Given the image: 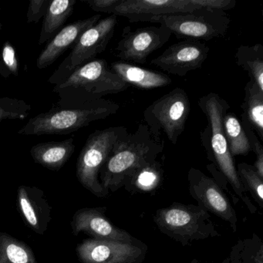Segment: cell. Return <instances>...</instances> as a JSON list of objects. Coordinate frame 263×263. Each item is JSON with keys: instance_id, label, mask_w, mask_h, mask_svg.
<instances>
[{"instance_id": "obj_1", "label": "cell", "mask_w": 263, "mask_h": 263, "mask_svg": "<svg viewBox=\"0 0 263 263\" xmlns=\"http://www.w3.org/2000/svg\"><path fill=\"white\" fill-rule=\"evenodd\" d=\"M161 138L151 133L145 124H140L134 133L118 141L99 174L103 187L115 192L143 166L156 161L164 151Z\"/></svg>"}, {"instance_id": "obj_2", "label": "cell", "mask_w": 263, "mask_h": 263, "mask_svg": "<svg viewBox=\"0 0 263 263\" xmlns=\"http://www.w3.org/2000/svg\"><path fill=\"white\" fill-rule=\"evenodd\" d=\"M198 107L208 121L205 128L201 132V144L205 149L208 158L230 184L235 195L246 204L249 212L255 213L257 208L248 196L240 181L223 132V117L229 111L230 105L218 93L212 92L200 98Z\"/></svg>"}, {"instance_id": "obj_3", "label": "cell", "mask_w": 263, "mask_h": 263, "mask_svg": "<svg viewBox=\"0 0 263 263\" xmlns=\"http://www.w3.org/2000/svg\"><path fill=\"white\" fill-rule=\"evenodd\" d=\"M128 86L111 70L106 60H93L55 85L53 91L58 95L59 101L54 106L62 108L78 107L107 95L122 93Z\"/></svg>"}, {"instance_id": "obj_4", "label": "cell", "mask_w": 263, "mask_h": 263, "mask_svg": "<svg viewBox=\"0 0 263 263\" xmlns=\"http://www.w3.org/2000/svg\"><path fill=\"white\" fill-rule=\"evenodd\" d=\"M119 108V104L104 98L68 108L53 106L48 111L30 118L18 134L27 136L68 135L115 115Z\"/></svg>"}, {"instance_id": "obj_5", "label": "cell", "mask_w": 263, "mask_h": 263, "mask_svg": "<svg viewBox=\"0 0 263 263\" xmlns=\"http://www.w3.org/2000/svg\"><path fill=\"white\" fill-rule=\"evenodd\" d=\"M153 219L161 233L183 246L221 235L210 214L195 204L174 202L158 209Z\"/></svg>"}, {"instance_id": "obj_6", "label": "cell", "mask_w": 263, "mask_h": 263, "mask_svg": "<svg viewBox=\"0 0 263 263\" xmlns=\"http://www.w3.org/2000/svg\"><path fill=\"white\" fill-rule=\"evenodd\" d=\"M124 127H111L90 134L77 161V177L80 183L98 198L108 196L99 179V174L119 140L128 134Z\"/></svg>"}, {"instance_id": "obj_7", "label": "cell", "mask_w": 263, "mask_h": 263, "mask_svg": "<svg viewBox=\"0 0 263 263\" xmlns=\"http://www.w3.org/2000/svg\"><path fill=\"white\" fill-rule=\"evenodd\" d=\"M230 22L226 12L204 8L178 14L152 16L144 21L166 27L178 38L204 41L224 36Z\"/></svg>"}, {"instance_id": "obj_8", "label": "cell", "mask_w": 263, "mask_h": 263, "mask_svg": "<svg viewBox=\"0 0 263 263\" xmlns=\"http://www.w3.org/2000/svg\"><path fill=\"white\" fill-rule=\"evenodd\" d=\"M191 103L184 89L176 87L154 101L144 111V120L151 133L160 138L164 133L172 144H177L185 129Z\"/></svg>"}, {"instance_id": "obj_9", "label": "cell", "mask_w": 263, "mask_h": 263, "mask_svg": "<svg viewBox=\"0 0 263 263\" xmlns=\"http://www.w3.org/2000/svg\"><path fill=\"white\" fill-rule=\"evenodd\" d=\"M117 25L118 16L110 15L86 30L73 46L70 54L50 77L49 83L57 85L63 82L77 69L103 53L113 38Z\"/></svg>"}, {"instance_id": "obj_10", "label": "cell", "mask_w": 263, "mask_h": 263, "mask_svg": "<svg viewBox=\"0 0 263 263\" xmlns=\"http://www.w3.org/2000/svg\"><path fill=\"white\" fill-rule=\"evenodd\" d=\"M187 181L189 192L198 202L197 205L224 220L230 224L234 232H236V212L218 181L195 167L189 171Z\"/></svg>"}, {"instance_id": "obj_11", "label": "cell", "mask_w": 263, "mask_h": 263, "mask_svg": "<svg viewBox=\"0 0 263 263\" xmlns=\"http://www.w3.org/2000/svg\"><path fill=\"white\" fill-rule=\"evenodd\" d=\"M172 35L168 29L161 25L135 30L125 27L115 49V56L121 62L144 64L152 53L168 42Z\"/></svg>"}, {"instance_id": "obj_12", "label": "cell", "mask_w": 263, "mask_h": 263, "mask_svg": "<svg viewBox=\"0 0 263 263\" xmlns=\"http://www.w3.org/2000/svg\"><path fill=\"white\" fill-rule=\"evenodd\" d=\"M77 252L82 263H142L147 246L141 241L127 243L91 238L81 242Z\"/></svg>"}, {"instance_id": "obj_13", "label": "cell", "mask_w": 263, "mask_h": 263, "mask_svg": "<svg viewBox=\"0 0 263 263\" xmlns=\"http://www.w3.org/2000/svg\"><path fill=\"white\" fill-rule=\"evenodd\" d=\"M209 51L207 44L195 40H185L167 47L158 58L152 60L151 64L168 74L184 77L202 66Z\"/></svg>"}, {"instance_id": "obj_14", "label": "cell", "mask_w": 263, "mask_h": 263, "mask_svg": "<svg viewBox=\"0 0 263 263\" xmlns=\"http://www.w3.org/2000/svg\"><path fill=\"white\" fill-rule=\"evenodd\" d=\"M106 207L84 208L74 214L71 226L73 234H87L93 239L137 243L140 240L114 224L105 215Z\"/></svg>"}, {"instance_id": "obj_15", "label": "cell", "mask_w": 263, "mask_h": 263, "mask_svg": "<svg viewBox=\"0 0 263 263\" xmlns=\"http://www.w3.org/2000/svg\"><path fill=\"white\" fill-rule=\"evenodd\" d=\"M192 0H122L114 14L124 16L130 23H144L155 16L178 14L198 10Z\"/></svg>"}, {"instance_id": "obj_16", "label": "cell", "mask_w": 263, "mask_h": 263, "mask_svg": "<svg viewBox=\"0 0 263 263\" xmlns=\"http://www.w3.org/2000/svg\"><path fill=\"white\" fill-rule=\"evenodd\" d=\"M101 18V15L97 14L91 17L75 21L64 27L53 36L38 57L36 60L37 68L43 70L53 64L71 46H74L81 35L95 26Z\"/></svg>"}, {"instance_id": "obj_17", "label": "cell", "mask_w": 263, "mask_h": 263, "mask_svg": "<svg viewBox=\"0 0 263 263\" xmlns=\"http://www.w3.org/2000/svg\"><path fill=\"white\" fill-rule=\"evenodd\" d=\"M17 204L20 213L26 224L43 235L50 221V208L42 191L36 187L20 186Z\"/></svg>"}, {"instance_id": "obj_18", "label": "cell", "mask_w": 263, "mask_h": 263, "mask_svg": "<svg viewBox=\"0 0 263 263\" xmlns=\"http://www.w3.org/2000/svg\"><path fill=\"white\" fill-rule=\"evenodd\" d=\"M73 138L61 141L39 143L30 149V155L36 164L52 171H59L74 153Z\"/></svg>"}, {"instance_id": "obj_19", "label": "cell", "mask_w": 263, "mask_h": 263, "mask_svg": "<svg viewBox=\"0 0 263 263\" xmlns=\"http://www.w3.org/2000/svg\"><path fill=\"white\" fill-rule=\"evenodd\" d=\"M110 68L126 84L137 88L151 90L165 87L172 82V79L164 73L136 67L121 61L111 64Z\"/></svg>"}, {"instance_id": "obj_20", "label": "cell", "mask_w": 263, "mask_h": 263, "mask_svg": "<svg viewBox=\"0 0 263 263\" xmlns=\"http://www.w3.org/2000/svg\"><path fill=\"white\" fill-rule=\"evenodd\" d=\"M241 121H246L263 141V90L250 80L245 87V97L241 106Z\"/></svg>"}, {"instance_id": "obj_21", "label": "cell", "mask_w": 263, "mask_h": 263, "mask_svg": "<svg viewBox=\"0 0 263 263\" xmlns=\"http://www.w3.org/2000/svg\"><path fill=\"white\" fill-rule=\"evenodd\" d=\"M76 3V0H53L50 2L43 21L38 41L39 45H43L53 39V36L71 16Z\"/></svg>"}, {"instance_id": "obj_22", "label": "cell", "mask_w": 263, "mask_h": 263, "mask_svg": "<svg viewBox=\"0 0 263 263\" xmlns=\"http://www.w3.org/2000/svg\"><path fill=\"white\" fill-rule=\"evenodd\" d=\"M163 176L162 165L156 160L137 170L127 180L123 187L132 195L153 193L161 185Z\"/></svg>"}, {"instance_id": "obj_23", "label": "cell", "mask_w": 263, "mask_h": 263, "mask_svg": "<svg viewBox=\"0 0 263 263\" xmlns=\"http://www.w3.org/2000/svg\"><path fill=\"white\" fill-rule=\"evenodd\" d=\"M235 62L238 67L247 72L251 80L263 90V46L241 45L235 54Z\"/></svg>"}, {"instance_id": "obj_24", "label": "cell", "mask_w": 263, "mask_h": 263, "mask_svg": "<svg viewBox=\"0 0 263 263\" xmlns=\"http://www.w3.org/2000/svg\"><path fill=\"white\" fill-rule=\"evenodd\" d=\"M223 132L232 156H246L251 152L250 144L241 121L236 115L228 111L223 117Z\"/></svg>"}, {"instance_id": "obj_25", "label": "cell", "mask_w": 263, "mask_h": 263, "mask_svg": "<svg viewBox=\"0 0 263 263\" xmlns=\"http://www.w3.org/2000/svg\"><path fill=\"white\" fill-rule=\"evenodd\" d=\"M222 263H263L262 241L255 233L250 238L239 240Z\"/></svg>"}, {"instance_id": "obj_26", "label": "cell", "mask_w": 263, "mask_h": 263, "mask_svg": "<svg viewBox=\"0 0 263 263\" xmlns=\"http://www.w3.org/2000/svg\"><path fill=\"white\" fill-rule=\"evenodd\" d=\"M0 263H38L25 243L0 232Z\"/></svg>"}, {"instance_id": "obj_27", "label": "cell", "mask_w": 263, "mask_h": 263, "mask_svg": "<svg viewBox=\"0 0 263 263\" xmlns=\"http://www.w3.org/2000/svg\"><path fill=\"white\" fill-rule=\"evenodd\" d=\"M236 169L245 190L251 194L260 208H263V178L247 163H240Z\"/></svg>"}, {"instance_id": "obj_28", "label": "cell", "mask_w": 263, "mask_h": 263, "mask_svg": "<svg viewBox=\"0 0 263 263\" xmlns=\"http://www.w3.org/2000/svg\"><path fill=\"white\" fill-rule=\"evenodd\" d=\"M31 109V105L23 100L0 98V122L5 120H25Z\"/></svg>"}, {"instance_id": "obj_29", "label": "cell", "mask_w": 263, "mask_h": 263, "mask_svg": "<svg viewBox=\"0 0 263 263\" xmlns=\"http://www.w3.org/2000/svg\"><path fill=\"white\" fill-rule=\"evenodd\" d=\"M20 65L16 50L10 41H6L0 53V76L4 78L19 75Z\"/></svg>"}, {"instance_id": "obj_30", "label": "cell", "mask_w": 263, "mask_h": 263, "mask_svg": "<svg viewBox=\"0 0 263 263\" xmlns=\"http://www.w3.org/2000/svg\"><path fill=\"white\" fill-rule=\"evenodd\" d=\"M241 125L246 132L250 144L251 151L256 155V161L254 163V168L258 172V175L263 178V146L261 141L258 140V136L252 127L244 121H241Z\"/></svg>"}, {"instance_id": "obj_31", "label": "cell", "mask_w": 263, "mask_h": 263, "mask_svg": "<svg viewBox=\"0 0 263 263\" xmlns=\"http://www.w3.org/2000/svg\"><path fill=\"white\" fill-rule=\"evenodd\" d=\"M50 0H30L27 14V24H37L44 17L50 5Z\"/></svg>"}, {"instance_id": "obj_32", "label": "cell", "mask_w": 263, "mask_h": 263, "mask_svg": "<svg viewBox=\"0 0 263 263\" xmlns=\"http://www.w3.org/2000/svg\"><path fill=\"white\" fill-rule=\"evenodd\" d=\"M192 4L200 8L227 11L232 10L236 4L235 0H192Z\"/></svg>"}, {"instance_id": "obj_33", "label": "cell", "mask_w": 263, "mask_h": 263, "mask_svg": "<svg viewBox=\"0 0 263 263\" xmlns=\"http://www.w3.org/2000/svg\"><path fill=\"white\" fill-rule=\"evenodd\" d=\"M121 1L122 0H86L84 2L93 11L113 15L115 9L121 4Z\"/></svg>"}, {"instance_id": "obj_34", "label": "cell", "mask_w": 263, "mask_h": 263, "mask_svg": "<svg viewBox=\"0 0 263 263\" xmlns=\"http://www.w3.org/2000/svg\"><path fill=\"white\" fill-rule=\"evenodd\" d=\"M190 263H204L202 262V261H200L199 260L196 259V258H194L191 261Z\"/></svg>"}, {"instance_id": "obj_35", "label": "cell", "mask_w": 263, "mask_h": 263, "mask_svg": "<svg viewBox=\"0 0 263 263\" xmlns=\"http://www.w3.org/2000/svg\"><path fill=\"white\" fill-rule=\"evenodd\" d=\"M3 28V24L0 23V30H2Z\"/></svg>"}, {"instance_id": "obj_36", "label": "cell", "mask_w": 263, "mask_h": 263, "mask_svg": "<svg viewBox=\"0 0 263 263\" xmlns=\"http://www.w3.org/2000/svg\"><path fill=\"white\" fill-rule=\"evenodd\" d=\"M0 10H1V8H0Z\"/></svg>"}]
</instances>
